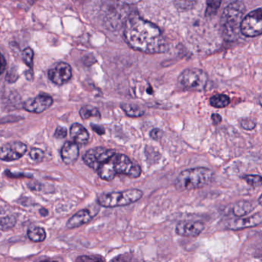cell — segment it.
Listing matches in <instances>:
<instances>
[{"label":"cell","instance_id":"9","mask_svg":"<svg viewBox=\"0 0 262 262\" xmlns=\"http://www.w3.org/2000/svg\"><path fill=\"white\" fill-rule=\"evenodd\" d=\"M27 151V146L21 142H11L0 147V160L12 162L19 159Z\"/></svg>","mask_w":262,"mask_h":262},{"label":"cell","instance_id":"26","mask_svg":"<svg viewBox=\"0 0 262 262\" xmlns=\"http://www.w3.org/2000/svg\"><path fill=\"white\" fill-rule=\"evenodd\" d=\"M248 185L253 188L262 186V176L258 175H247L243 177Z\"/></svg>","mask_w":262,"mask_h":262},{"label":"cell","instance_id":"4","mask_svg":"<svg viewBox=\"0 0 262 262\" xmlns=\"http://www.w3.org/2000/svg\"><path fill=\"white\" fill-rule=\"evenodd\" d=\"M143 196L139 189H129L122 192H109L98 196V203L104 208H117L127 206L137 203Z\"/></svg>","mask_w":262,"mask_h":262},{"label":"cell","instance_id":"15","mask_svg":"<svg viewBox=\"0 0 262 262\" xmlns=\"http://www.w3.org/2000/svg\"><path fill=\"white\" fill-rule=\"evenodd\" d=\"M94 215L89 209H85L79 211L73 215L70 219L68 221L67 227L72 229L75 228L81 227V226L87 224L89 221H92Z\"/></svg>","mask_w":262,"mask_h":262},{"label":"cell","instance_id":"33","mask_svg":"<svg viewBox=\"0 0 262 262\" xmlns=\"http://www.w3.org/2000/svg\"><path fill=\"white\" fill-rule=\"evenodd\" d=\"M6 67V61L3 54L0 52V75L5 72Z\"/></svg>","mask_w":262,"mask_h":262},{"label":"cell","instance_id":"17","mask_svg":"<svg viewBox=\"0 0 262 262\" xmlns=\"http://www.w3.org/2000/svg\"><path fill=\"white\" fill-rule=\"evenodd\" d=\"M115 156V155H114ZM114 156L108 161L106 162L104 164L101 165L98 168L97 172L99 175L100 178L104 181L111 182L115 179L118 173L116 172L115 168V161H114Z\"/></svg>","mask_w":262,"mask_h":262},{"label":"cell","instance_id":"12","mask_svg":"<svg viewBox=\"0 0 262 262\" xmlns=\"http://www.w3.org/2000/svg\"><path fill=\"white\" fill-rule=\"evenodd\" d=\"M49 78L58 86L64 84L72 78V68L67 63H58L49 71Z\"/></svg>","mask_w":262,"mask_h":262},{"label":"cell","instance_id":"36","mask_svg":"<svg viewBox=\"0 0 262 262\" xmlns=\"http://www.w3.org/2000/svg\"><path fill=\"white\" fill-rule=\"evenodd\" d=\"M39 212L42 216H47V215H49V211H48L47 209H44V208L40 209Z\"/></svg>","mask_w":262,"mask_h":262},{"label":"cell","instance_id":"27","mask_svg":"<svg viewBox=\"0 0 262 262\" xmlns=\"http://www.w3.org/2000/svg\"><path fill=\"white\" fill-rule=\"evenodd\" d=\"M21 58H23L24 63L29 66L30 69H32L33 66L34 52L31 48H26L21 52Z\"/></svg>","mask_w":262,"mask_h":262},{"label":"cell","instance_id":"35","mask_svg":"<svg viewBox=\"0 0 262 262\" xmlns=\"http://www.w3.org/2000/svg\"><path fill=\"white\" fill-rule=\"evenodd\" d=\"M212 120L214 125H219L222 122V117L219 114H212Z\"/></svg>","mask_w":262,"mask_h":262},{"label":"cell","instance_id":"11","mask_svg":"<svg viewBox=\"0 0 262 262\" xmlns=\"http://www.w3.org/2000/svg\"><path fill=\"white\" fill-rule=\"evenodd\" d=\"M205 224L202 221H181L177 225V235L187 238H195L203 232Z\"/></svg>","mask_w":262,"mask_h":262},{"label":"cell","instance_id":"23","mask_svg":"<svg viewBox=\"0 0 262 262\" xmlns=\"http://www.w3.org/2000/svg\"><path fill=\"white\" fill-rule=\"evenodd\" d=\"M17 219L14 215H8L0 219V231L7 232L15 227Z\"/></svg>","mask_w":262,"mask_h":262},{"label":"cell","instance_id":"6","mask_svg":"<svg viewBox=\"0 0 262 262\" xmlns=\"http://www.w3.org/2000/svg\"><path fill=\"white\" fill-rule=\"evenodd\" d=\"M241 32L247 37H255L262 34V8L249 12L243 18Z\"/></svg>","mask_w":262,"mask_h":262},{"label":"cell","instance_id":"10","mask_svg":"<svg viewBox=\"0 0 262 262\" xmlns=\"http://www.w3.org/2000/svg\"><path fill=\"white\" fill-rule=\"evenodd\" d=\"M53 104V98L47 94H40L35 98H29L25 102V110L32 113L40 114L50 108Z\"/></svg>","mask_w":262,"mask_h":262},{"label":"cell","instance_id":"18","mask_svg":"<svg viewBox=\"0 0 262 262\" xmlns=\"http://www.w3.org/2000/svg\"><path fill=\"white\" fill-rule=\"evenodd\" d=\"M254 210V206L249 201H242L235 203L232 206V212L233 215L236 217L244 216L252 212Z\"/></svg>","mask_w":262,"mask_h":262},{"label":"cell","instance_id":"29","mask_svg":"<svg viewBox=\"0 0 262 262\" xmlns=\"http://www.w3.org/2000/svg\"><path fill=\"white\" fill-rule=\"evenodd\" d=\"M241 126L246 130H252L256 126V123L250 118H245V119L242 120Z\"/></svg>","mask_w":262,"mask_h":262},{"label":"cell","instance_id":"16","mask_svg":"<svg viewBox=\"0 0 262 262\" xmlns=\"http://www.w3.org/2000/svg\"><path fill=\"white\" fill-rule=\"evenodd\" d=\"M70 135L74 142L78 145L84 146L89 141V134L87 129L79 123H74L70 128Z\"/></svg>","mask_w":262,"mask_h":262},{"label":"cell","instance_id":"31","mask_svg":"<svg viewBox=\"0 0 262 262\" xmlns=\"http://www.w3.org/2000/svg\"><path fill=\"white\" fill-rule=\"evenodd\" d=\"M163 131L161 129H157V128L152 129L150 132V137L154 140H160L163 137Z\"/></svg>","mask_w":262,"mask_h":262},{"label":"cell","instance_id":"13","mask_svg":"<svg viewBox=\"0 0 262 262\" xmlns=\"http://www.w3.org/2000/svg\"><path fill=\"white\" fill-rule=\"evenodd\" d=\"M262 223V214H256L248 218L232 220L227 224L228 229L231 230H242L248 228L255 227Z\"/></svg>","mask_w":262,"mask_h":262},{"label":"cell","instance_id":"28","mask_svg":"<svg viewBox=\"0 0 262 262\" xmlns=\"http://www.w3.org/2000/svg\"><path fill=\"white\" fill-rule=\"evenodd\" d=\"M29 156L35 163H41L45 156V152L38 148H33L29 152Z\"/></svg>","mask_w":262,"mask_h":262},{"label":"cell","instance_id":"5","mask_svg":"<svg viewBox=\"0 0 262 262\" xmlns=\"http://www.w3.org/2000/svg\"><path fill=\"white\" fill-rule=\"evenodd\" d=\"M179 83L189 90L203 91L207 85V74L201 69H186L179 77Z\"/></svg>","mask_w":262,"mask_h":262},{"label":"cell","instance_id":"32","mask_svg":"<svg viewBox=\"0 0 262 262\" xmlns=\"http://www.w3.org/2000/svg\"><path fill=\"white\" fill-rule=\"evenodd\" d=\"M76 261H104L103 258H100V257H91L89 256H81L79 258H77Z\"/></svg>","mask_w":262,"mask_h":262},{"label":"cell","instance_id":"20","mask_svg":"<svg viewBox=\"0 0 262 262\" xmlns=\"http://www.w3.org/2000/svg\"><path fill=\"white\" fill-rule=\"evenodd\" d=\"M121 108L127 116L132 117V118H139L143 116L145 113V111L137 105L122 103L121 105Z\"/></svg>","mask_w":262,"mask_h":262},{"label":"cell","instance_id":"25","mask_svg":"<svg viewBox=\"0 0 262 262\" xmlns=\"http://www.w3.org/2000/svg\"><path fill=\"white\" fill-rule=\"evenodd\" d=\"M221 3L222 0H207L206 2V4H207L206 15L212 16V15H215L221 6Z\"/></svg>","mask_w":262,"mask_h":262},{"label":"cell","instance_id":"22","mask_svg":"<svg viewBox=\"0 0 262 262\" xmlns=\"http://www.w3.org/2000/svg\"><path fill=\"white\" fill-rule=\"evenodd\" d=\"M209 103L213 107L222 109V108L229 106L230 103V98L228 95H224V94H217V95L211 97Z\"/></svg>","mask_w":262,"mask_h":262},{"label":"cell","instance_id":"24","mask_svg":"<svg viewBox=\"0 0 262 262\" xmlns=\"http://www.w3.org/2000/svg\"><path fill=\"white\" fill-rule=\"evenodd\" d=\"M196 3L197 0H174L176 7L183 11H188L193 9Z\"/></svg>","mask_w":262,"mask_h":262},{"label":"cell","instance_id":"19","mask_svg":"<svg viewBox=\"0 0 262 262\" xmlns=\"http://www.w3.org/2000/svg\"><path fill=\"white\" fill-rule=\"evenodd\" d=\"M28 237L33 243H41L46 238V232L43 228L32 226L28 229Z\"/></svg>","mask_w":262,"mask_h":262},{"label":"cell","instance_id":"8","mask_svg":"<svg viewBox=\"0 0 262 262\" xmlns=\"http://www.w3.org/2000/svg\"><path fill=\"white\" fill-rule=\"evenodd\" d=\"M115 168L117 173L127 175L132 178H137L141 175V168L124 154L116 153L114 156Z\"/></svg>","mask_w":262,"mask_h":262},{"label":"cell","instance_id":"14","mask_svg":"<svg viewBox=\"0 0 262 262\" xmlns=\"http://www.w3.org/2000/svg\"><path fill=\"white\" fill-rule=\"evenodd\" d=\"M61 155L66 165H73L79 156L78 145L75 142H66L61 148Z\"/></svg>","mask_w":262,"mask_h":262},{"label":"cell","instance_id":"2","mask_svg":"<svg viewBox=\"0 0 262 262\" xmlns=\"http://www.w3.org/2000/svg\"><path fill=\"white\" fill-rule=\"evenodd\" d=\"M246 7L242 2L231 3L223 11L221 18V27L225 39L234 41L237 39L241 25L244 18Z\"/></svg>","mask_w":262,"mask_h":262},{"label":"cell","instance_id":"7","mask_svg":"<svg viewBox=\"0 0 262 262\" xmlns=\"http://www.w3.org/2000/svg\"><path fill=\"white\" fill-rule=\"evenodd\" d=\"M116 152L113 149L97 147L89 149L83 157L84 163L91 169L97 171L101 165L110 160Z\"/></svg>","mask_w":262,"mask_h":262},{"label":"cell","instance_id":"30","mask_svg":"<svg viewBox=\"0 0 262 262\" xmlns=\"http://www.w3.org/2000/svg\"><path fill=\"white\" fill-rule=\"evenodd\" d=\"M68 135L67 129L62 126H58L57 127L56 130L55 132V137L58 139L64 138Z\"/></svg>","mask_w":262,"mask_h":262},{"label":"cell","instance_id":"34","mask_svg":"<svg viewBox=\"0 0 262 262\" xmlns=\"http://www.w3.org/2000/svg\"><path fill=\"white\" fill-rule=\"evenodd\" d=\"M92 128L94 131H95V132L98 134V135H104V132H105V130H104V128L101 127V126H96V125H95V126H94V125H92Z\"/></svg>","mask_w":262,"mask_h":262},{"label":"cell","instance_id":"21","mask_svg":"<svg viewBox=\"0 0 262 262\" xmlns=\"http://www.w3.org/2000/svg\"><path fill=\"white\" fill-rule=\"evenodd\" d=\"M79 114L83 120H88L92 118H101V116L99 110L90 105L82 106L80 109Z\"/></svg>","mask_w":262,"mask_h":262},{"label":"cell","instance_id":"38","mask_svg":"<svg viewBox=\"0 0 262 262\" xmlns=\"http://www.w3.org/2000/svg\"><path fill=\"white\" fill-rule=\"evenodd\" d=\"M259 103L260 105H261V106H262V95H261V96H260L259 98Z\"/></svg>","mask_w":262,"mask_h":262},{"label":"cell","instance_id":"3","mask_svg":"<svg viewBox=\"0 0 262 262\" xmlns=\"http://www.w3.org/2000/svg\"><path fill=\"white\" fill-rule=\"evenodd\" d=\"M214 173L208 168L200 167L183 171L177 177L175 186L180 191L202 189L212 183Z\"/></svg>","mask_w":262,"mask_h":262},{"label":"cell","instance_id":"1","mask_svg":"<svg viewBox=\"0 0 262 262\" xmlns=\"http://www.w3.org/2000/svg\"><path fill=\"white\" fill-rule=\"evenodd\" d=\"M126 41L136 50L146 53H161L166 49V42L160 29L140 17H131L126 23Z\"/></svg>","mask_w":262,"mask_h":262},{"label":"cell","instance_id":"37","mask_svg":"<svg viewBox=\"0 0 262 262\" xmlns=\"http://www.w3.org/2000/svg\"><path fill=\"white\" fill-rule=\"evenodd\" d=\"M258 203L262 206V194L261 196L259 197V199H258Z\"/></svg>","mask_w":262,"mask_h":262}]
</instances>
